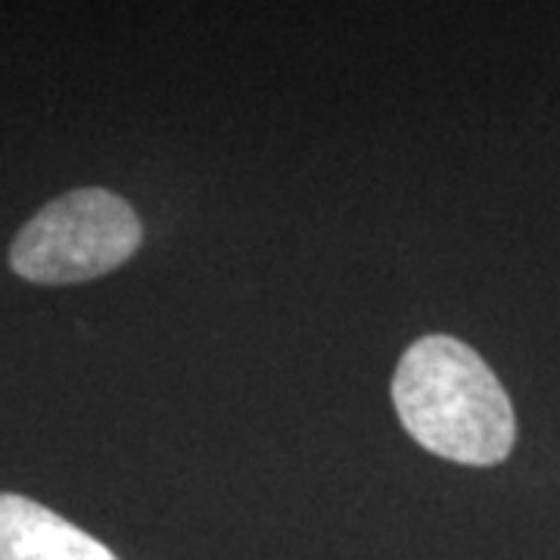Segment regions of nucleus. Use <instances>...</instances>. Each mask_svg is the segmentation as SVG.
Listing matches in <instances>:
<instances>
[{
  "label": "nucleus",
  "mask_w": 560,
  "mask_h": 560,
  "mask_svg": "<svg viewBox=\"0 0 560 560\" xmlns=\"http://www.w3.org/2000/svg\"><path fill=\"white\" fill-rule=\"evenodd\" d=\"M393 401L411 440L455 464H501L517 440L499 377L455 337H423L401 355Z\"/></svg>",
  "instance_id": "f257e3e1"
},
{
  "label": "nucleus",
  "mask_w": 560,
  "mask_h": 560,
  "mask_svg": "<svg viewBox=\"0 0 560 560\" xmlns=\"http://www.w3.org/2000/svg\"><path fill=\"white\" fill-rule=\"evenodd\" d=\"M140 234V221L128 202L101 187H84L44 206L22 228L10 249V265L32 283H81L131 259Z\"/></svg>",
  "instance_id": "f03ea898"
},
{
  "label": "nucleus",
  "mask_w": 560,
  "mask_h": 560,
  "mask_svg": "<svg viewBox=\"0 0 560 560\" xmlns=\"http://www.w3.org/2000/svg\"><path fill=\"white\" fill-rule=\"evenodd\" d=\"M0 560H119L38 501L0 492Z\"/></svg>",
  "instance_id": "7ed1b4c3"
}]
</instances>
